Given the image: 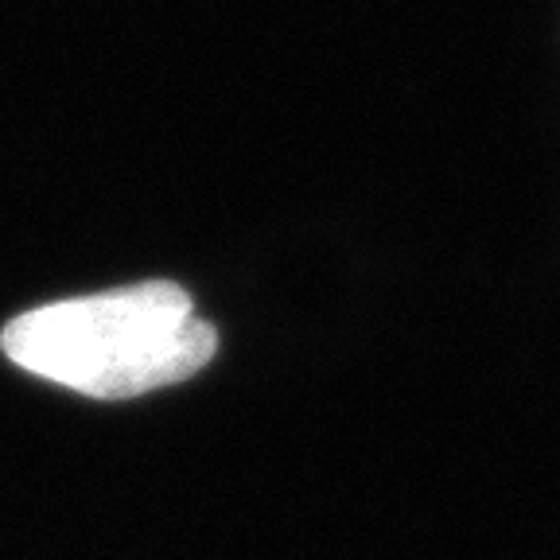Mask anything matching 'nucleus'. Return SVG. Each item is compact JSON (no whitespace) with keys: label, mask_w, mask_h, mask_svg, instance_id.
Returning <instances> with one entry per match:
<instances>
[{"label":"nucleus","mask_w":560,"mask_h":560,"mask_svg":"<svg viewBox=\"0 0 560 560\" xmlns=\"http://www.w3.org/2000/svg\"><path fill=\"white\" fill-rule=\"evenodd\" d=\"M0 350L70 394L132 401L199 374L219 354V331L175 280H140L32 307L0 331Z\"/></svg>","instance_id":"f257e3e1"}]
</instances>
